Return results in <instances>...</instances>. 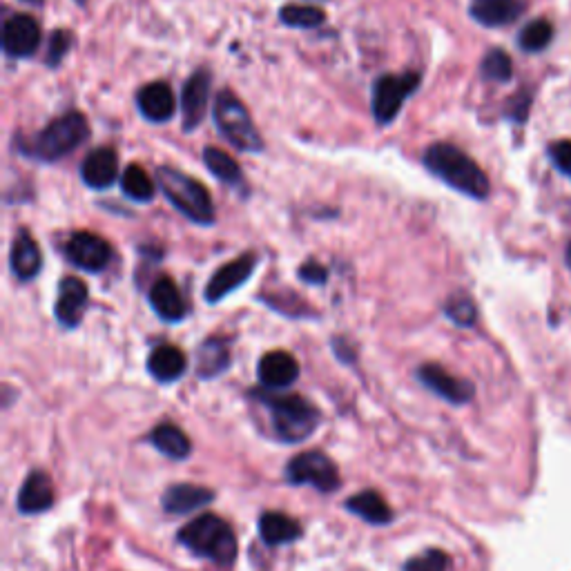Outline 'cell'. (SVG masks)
<instances>
[{
	"instance_id": "obj_1",
	"label": "cell",
	"mask_w": 571,
	"mask_h": 571,
	"mask_svg": "<svg viewBox=\"0 0 571 571\" xmlns=\"http://www.w3.org/2000/svg\"><path fill=\"white\" fill-rule=\"evenodd\" d=\"M250 398L266 409L270 433L273 438L286 444H299L311 438L322 422V413L317 406L295 393H277L270 389H257Z\"/></svg>"
},
{
	"instance_id": "obj_2",
	"label": "cell",
	"mask_w": 571,
	"mask_h": 571,
	"mask_svg": "<svg viewBox=\"0 0 571 571\" xmlns=\"http://www.w3.org/2000/svg\"><path fill=\"white\" fill-rule=\"evenodd\" d=\"M422 166L433 174L435 179L447 183L451 190L460 195L485 201L491 192V181L476 161L467 152L460 150L458 145L440 141L431 143L422 154Z\"/></svg>"
},
{
	"instance_id": "obj_3",
	"label": "cell",
	"mask_w": 571,
	"mask_h": 571,
	"mask_svg": "<svg viewBox=\"0 0 571 571\" xmlns=\"http://www.w3.org/2000/svg\"><path fill=\"white\" fill-rule=\"evenodd\" d=\"M87 139H90V123H87L81 112L74 110L58 116L52 123H47L32 139L21 137L16 141L23 157L41 163H56L74 150H79Z\"/></svg>"
},
{
	"instance_id": "obj_4",
	"label": "cell",
	"mask_w": 571,
	"mask_h": 571,
	"mask_svg": "<svg viewBox=\"0 0 571 571\" xmlns=\"http://www.w3.org/2000/svg\"><path fill=\"white\" fill-rule=\"evenodd\" d=\"M157 183L166 199L177 208L183 217L197 226H212L217 221V210L210 192L201 181L190 177L179 168L161 166L157 170Z\"/></svg>"
},
{
	"instance_id": "obj_5",
	"label": "cell",
	"mask_w": 571,
	"mask_h": 571,
	"mask_svg": "<svg viewBox=\"0 0 571 571\" xmlns=\"http://www.w3.org/2000/svg\"><path fill=\"white\" fill-rule=\"evenodd\" d=\"M177 540L188 547L192 554L208 558L219 567H230L237 558V536L224 518L203 514L190 520L186 527L179 529Z\"/></svg>"
},
{
	"instance_id": "obj_6",
	"label": "cell",
	"mask_w": 571,
	"mask_h": 571,
	"mask_svg": "<svg viewBox=\"0 0 571 571\" xmlns=\"http://www.w3.org/2000/svg\"><path fill=\"white\" fill-rule=\"evenodd\" d=\"M212 119L221 137H224L232 148L239 152H264L266 143L261 139L257 125L250 116L244 101L232 90H221L215 99V110H212Z\"/></svg>"
},
{
	"instance_id": "obj_7",
	"label": "cell",
	"mask_w": 571,
	"mask_h": 571,
	"mask_svg": "<svg viewBox=\"0 0 571 571\" xmlns=\"http://www.w3.org/2000/svg\"><path fill=\"white\" fill-rule=\"evenodd\" d=\"M422 74L409 70L402 74H382L371 90V114L377 125H391L402 112L406 99L418 92Z\"/></svg>"
},
{
	"instance_id": "obj_8",
	"label": "cell",
	"mask_w": 571,
	"mask_h": 571,
	"mask_svg": "<svg viewBox=\"0 0 571 571\" xmlns=\"http://www.w3.org/2000/svg\"><path fill=\"white\" fill-rule=\"evenodd\" d=\"M288 485L313 487L322 493H333L340 487V471L322 451H304L288 462L284 471Z\"/></svg>"
},
{
	"instance_id": "obj_9",
	"label": "cell",
	"mask_w": 571,
	"mask_h": 571,
	"mask_svg": "<svg viewBox=\"0 0 571 571\" xmlns=\"http://www.w3.org/2000/svg\"><path fill=\"white\" fill-rule=\"evenodd\" d=\"M63 255L72 266L92 275L103 273L114 257L110 241L87 230L72 232L70 239H67L63 246Z\"/></svg>"
},
{
	"instance_id": "obj_10",
	"label": "cell",
	"mask_w": 571,
	"mask_h": 571,
	"mask_svg": "<svg viewBox=\"0 0 571 571\" xmlns=\"http://www.w3.org/2000/svg\"><path fill=\"white\" fill-rule=\"evenodd\" d=\"M259 257L257 253H244L237 259L228 261L221 268H217L212 277L208 279L206 290H203V297H206L208 304H219L221 299H226L230 293H235L241 286H244L253 273L257 270Z\"/></svg>"
},
{
	"instance_id": "obj_11",
	"label": "cell",
	"mask_w": 571,
	"mask_h": 571,
	"mask_svg": "<svg viewBox=\"0 0 571 571\" xmlns=\"http://www.w3.org/2000/svg\"><path fill=\"white\" fill-rule=\"evenodd\" d=\"M210 90H212V74L208 67H199L197 72H192L186 85H183L179 108H181V128L186 134L199 128L201 121L206 119L210 105Z\"/></svg>"
},
{
	"instance_id": "obj_12",
	"label": "cell",
	"mask_w": 571,
	"mask_h": 571,
	"mask_svg": "<svg viewBox=\"0 0 571 571\" xmlns=\"http://www.w3.org/2000/svg\"><path fill=\"white\" fill-rule=\"evenodd\" d=\"M90 304V290L79 277H63L58 282V295L54 304V317L67 331L83 322V315Z\"/></svg>"
},
{
	"instance_id": "obj_13",
	"label": "cell",
	"mask_w": 571,
	"mask_h": 571,
	"mask_svg": "<svg viewBox=\"0 0 571 571\" xmlns=\"http://www.w3.org/2000/svg\"><path fill=\"white\" fill-rule=\"evenodd\" d=\"M41 45V25L34 16L14 14L3 25V50L9 58L34 56Z\"/></svg>"
},
{
	"instance_id": "obj_14",
	"label": "cell",
	"mask_w": 571,
	"mask_h": 571,
	"mask_svg": "<svg viewBox=\"0 0 571 571\" xmlns=\"http://www.w3.org/2000/svg\"><path fill=\"white\" fill-rule=\"evenodd\" d=\"M415 377L422 382V386H427L429 391L438 395V398L456 406L467 404L473 398V384L451 375L447 369H442L440 364H422L420 369L415 371Z\"/></svg>"
},
{
	"instance_id": "obj_15",
	"label": "cell",
	"mask_w": 571,
	"mask_h": 571,
	"mask_svg": "<svg viewBox=\"0 0 571 571\" xmlns=\"http://www.w3.org/2000/svg\"><path fill=\"white\" fill-rule=\"evenodd\" d=\"M9 270L18 282H32L43 270V253L32 232L21 228L14 235L12 250H9Z\"/></svg>"
},
{
	"instance_id": "obj_16",
	"label": "cell",
	"mask_w": 571,
	"mask_h": 571,
	"mask_svg": "<svg viewBox=\"0 0 571 571\" xmlns=\"http://www.w3.org/2000/svg\"><path fill=\"white\" fill-rule=\"evenodd\" d=\"M137 108L145 121L168 123L177 114V96L166 81H154L139 90Z\"/></svg>"
},
{
	"instance_id": "obj_17",
	"label": "cell",
	"mask_w": 571,
	"mask_h": 571,
	"mask_svg": "<svg viewBox=\"0 0 571 571\" xmlns=\"http://www.w3.org/2000/svg\"><path fill=\"white\" fill-rule=\"evenodd\" d=\"M257 375L264 389L284 391L299 380V362L286 351H270L259 360Z\"/></svg>"
},
{
	"instance_id": "obj_18",
	"label": "cell",
	"mask_w": 571,
	"mask_h": 571,
	"mask_svg": "<svg viewBox=\"0 0 571 571\" xmlns=\"http://www.w3.org/2000/svg\"><path fill=\"white\" fill-rule=\"evenodd\" d=\"M527 0H471L469 16L482 27L514 25L525 14Z\"/></svg>"
},
{
	"instance_id": "obj_19",
	"label": "cell",
	"mask_w": 571,
	"mask_h": 571,
	"mask_svg": "<svg viewBox=\"0 0 571 571\" xmlns=\"http://www.w3.org/2000/svg\"><path fill=\"white\" fill-rule=\"evenodd\" d=\"M148 302L157 317L168 324L183 322V319L188 317L186 299H183L179 286L174 284L170 277H159L157 282L150 286Z\"/></svg>"
},
{
	"instance_id": "obj_20",
	"label": "cell",
	"mask_w": 571,
	"mask_h": 571,
	"mask_svg": "<svg viewBox=\"0 0 571 571\" xmlns=\"http://www.w3.org/2000/svg\"><path fill=\"white\" fill-rule=\"evenodd\" d=\"M119 177V154L112 148H94L81 163V179L90 190H108Z\"/></svg>"
},
{
	"instance_id": "obj_21",
	"label": "cell",
	"mask_w": 571,
	"mask_h": 571,
	"mask_svg": "<svg viewBox=\"0 0 571 571\" xmlns=\"http://www.w3.org/2000/svg\"><path fill=\"white\" fill-rule=\"evenodd\" d=\"M18 511L25 516L43 514L54 505V487L45 471H32L18 491Z\"/></svg>"
},
{
	"instance_id": "obj_22",
	"label": "cell",
	"mask_w": 571,
	"mask_h": 571,
	"mask_svg": "<svg viewBox=\"0 0 571 571\" xmlns=\"http://www.w3.org/2000/svg\"><path fill=\"white\" fill-rule=\"evenodd\" d=\"M188 369V357L179 346L161 344L148 357V373L161 384H172Z\"/></svg>"
},
{
	"instance_id": "obj_23",
	"label": "cell",
	"mask_w": 571,
	"mask_h": 571,
	"mask_svg": "<svg viewBox=\"0 0 571 571\" xmlns=\"http://www.w3.org/2000/svg\"><path fill=\"white\" fill-rule=\"evenodd\" d=\"M215 500V493L208 487H199V485H172L166 489L161 498L163 509L168 514H177V516H186L197 511L201 507L210 505Z\"/></svg>"
},
{
	"instance_id": "obj_24",
	"label": "cell",
	"mask_w": 571,
	"mask_h": 571,
	"mask_svg": "<svg viewBox=\"0 0 571 571\" xmlns=\"http://www.w3.org/2000/svg\"><path fill=\"white\" fill-rule=\"evenodd\" d=\"M230 364L232 353L226 337H208L197 348V375L201 380H215L230 369Z\"/></svg>"
},
{
	"instance_id": "obj_25",
	"label": "cell",
	"mask_w": 571,
	"mask_h": 571,
	"mask_svg": "<svg viewBox=\"0 0 571 571\" xmlns=\"http://www.w3.org/2000/svg\"><path fill=\"white\" fill-rule=\"evenodd\" d=\"M259 536L270 547H282L302 538V525L282 511H266L259 518Z\"/></svg>"
},
{
	"instance_id": "obj_26",
	"label": "cell",
	"mask_w": 571,
	"mask_h": 571,
	"mask_svg": "<svg viewBox=\"0 0 571 571\" xmlns=\"http://www.w3.org/2000/svg\"><path fill=\"white\" fill-rule=\"evenodd\" d=\"M346 511H351L353 516L362 518L364 522H369V525H389L393 522V509L386 505V500L380 491H373V489H366L355 493V496L348 498L344 502Z\"/></svg>"
},
{
	"instance_id": "obj_27",
	"label": "cell",
	"mask_w": 571,
	"mask_h": 571,
	"mask_svg": "<svg viewBox=\"0 0 571 571\" xmlns=\"http://www.w3.org/2000/svg\"><path fill=\"white\" fill-rule=\"evenodd\" d=\"M150 442L154 444V449L161 451L163 456H168L170 460H186L192 453V442L186 433L174 424H159L150 433Z\"/></svg>"
},
{
	"instance_id": "obj_28",
	"label": "cell",
	"mask_w": 571,
	"mask_h": 571,
	"mask_svg": "<svg viewBox=\"0 0 571 571\" xmlns=\"http://www.w3.org/2000/svg\"><path fill=\"white\" fill-rule=\"evenodd\" d=\"M203 163H206L212 177L219 179L221 183H226L230 188H244V172H241V166L228 152L208 145V148L203 150Z\"/></svg>"
},
{
	"instance_id": "obj_29",
	"label": "cell",
	"mask_w": 571,
	"mask_h": 571,
	"mask_svg": "<svg viewBox=\"0 0 571 571\" xmlns=\"http://www.w3.org/2000/svg\"><path fill=\"white\" fill-rule=\"evenodd\" d=\"M121 192L134 203H150L157 197V186L139 163H130L121 174Z\"/></svg>"
},
{
	"instance_id": "obj_30",
	"label": "cell",
	"mask_w": 571,
	"mask_h": 571,
	"mask_svg": "<svg viewBox=\"0 0 571 571\" xmlns=\"http://www.w3.org/2000/svg\"><path fill=\"white\" fill-rule=\"evenodd\" d=\"M551 41H554V25L545 21V18L529 21L518 34V47L527 54L545 52Z\"/></svg>"
},
{
	"instance_id": "obj_31",
	"label": "cell",
	"mask_w": 571,
	"mask_h": 571,
	"mask_svg": "<svg viewBox=\"0 0 571 571\" xmlns=\"http://www.w3.org/2000/svg\"><path fill=\"white\" fill-rule=\"evenodd\" d=\"M279 21L295 29H315L326 23V12L315 5H284L279 9Z\"/></svg>"
},
{
	"instance_id": "obj_32",
	"label": "cell",
	"mask_w": 571,
	"mask_h": 571,
	"mask_svg": "<svg viewBox=\"0 0 571 571\" xmlns=\"http://www.w3.org/2000/svg\"><path fill=\"white\" fill-rule=\"evenodd\" d=\"M480 74L485 81L491 83H509L514 79V63H511V56L500 50V47H493L485 54V58L480 61Z\"/></svg>"
},
{
	"instance_id": "obj_33",
	"label": "cell",
	"mask_w": 571,
	"mask_h": 571,
	"mask_svg": "<svg viewBox=\"0 0 571 571\" xmlns=\"http://www.w3.org/2000/svg\"><path fill=\"white\" fill-rule=\"evenodd\" d=\"M444 315H447L453 324L469 328L478 322V306L467 293H456L444 302Z\"/></svg>"
},
{
	"instance_id": "obj_34",
	"label": "cell",
	"mask_w": 571,
	"mask_h": 571,
	"mask_svg": "<svg viewBox=\"0 0 571 571\" xmlns=\"http://www.w3.org/2000/svg\"><path fill=\"white\" fill-rule=\"evenodd\" d=\"M261 302H266V306L273 308L279 315L288 317H306L315 313L311 306L297 297L293 290H286V293H261Z\"/></svg>"
},
{
	"instance_id": "obj_35",
	"label": "cell",
	"mask_w": 571,
	"mask_h": 571,
	"mask_svg": "<svg viewBox=\"0 0 571 571\" xmlns=\"http://www.w3.org/2000/svg\"><path fill=\"white\" fill-rule=\"evenodd\" d=\"M451 558L440 549H429L424 554L406 560L404 571H449Z\"/></svg>"
},
{
	"instance_id": "obj_36",
	"label": "cell",
	"mask_w": 571,
	"mask_h": 571,
	"mask_svg": "<svg viewBox=\"0 0 571 571\" xmlns=\"http://www.w3.org/2000/svg\"><path fill=\"white\" fill-rule=\"evenodd\" d=\"M72 41L74 38L70 32H67V29H56V32H52L50 45H47V56H45L47 67L61 65L63 58L72 50Z\"/></svg>"
},
{
	"instance_id": "obj_37",
	"label": "cell",
	"mask_w": 571,
	"mask_h": 571,
	"mask_svg": "<svg viewBox=\"0 0 571 571\" xmlns=\"http://www.w3.org/2000/svg\"><path fill=\"white\" fill-rule=\"evenodd\" d=\"M547 154H549V161L556 166V170L571 181V141L560 139V141L549 143Z\"/></svg>"
},
{
	"instance_id": "obj_38",
	"label": "cell",
	"mask_w": 571,
	"mask_h": 571,
	"mask_svg": "<svg viewBox=\"0 0 571 571\" xmlns=\"http://www.w3.org/2000/svg\"><path fill=\"white\" fill-rule=\"evenodd\" d=\"M297 275L304 284H311V286H322L328 282V268L317 264V261H306L304 266H299Z\"/></svg>"
},
{
	"instance_id": "obj_39",
	"label": "cell",
	"mask_w": 571,
	"mask_h": 571,
	"mask_svg": "<svg viewBox=\"0 0 571 571\" xmlns=\"http://www.w3.org/2000/svg\"><path fill=\"white\" fill-rule=\"evenodd\" d=\"M529 108H531V94L529 92L516 94L514 99H511L507 116H509L511 121H516V123H525L529 119V116H527Z\"/></svg>"
},
{
	"instance_id": "obj_40",
	"label": "cell",
	"mask_w": 571,
	"mask_h": 571,
	"mask_svg": "<svg viewBox=\"0 0 571 571\" xmlns=\"http://www.w3.org/2000/svg\"><path fill=\"white\" fill-rule=\"evenodd\" d=\"M565 264H567L569 270H571V241H569V246H567V250H565Z\"/></svg>"
},
{
	"instance_id": "obj_41",
	"label": "cell",
	"mask_w": 571,
	"mask_h": 571,
	"mask_svg": "<svg viewBox=\"0 0 571 571\" xmlns=\"http://www.w3.org/2000/svg\"><path fill=\"white\" fill-rule=\"evenodd\" d=\"M25 3H29V5H41L43 0H25Z\"/></svg>"
},
{
	"instance_id": "obj_42",
	"label": "cell",
	"mask_w": 571,
	"mask_h": 571,
	"mask_svg": "<svg viewBox=\"0 0 571 571\" xmlns=\"http://www.w3.org/2000/svg\"><path fill=\"white\" fill-rule=\"evenodd\" d=\"M76 3H79V5H85V3H87V0H76Z\"/></svg>"
},
{
	"instance_id": "obj_43",
	"label": "cell",
	"mask_w": 571,
	"mask_h": 571,
	"mask_svg": "<svg viewBox=\"0 0 571 571\" xmlns=\"http://www.w3.org/2000/svg\"><path fill=\"white\" fill-rule=\"evenodd\" d=\"M313 3H328V0H313Z\"/></svg>"
}]
</instances>
